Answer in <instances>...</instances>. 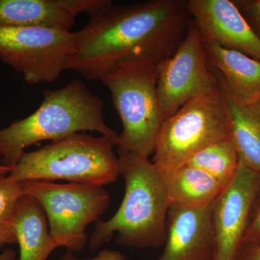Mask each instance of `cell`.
I'll use <instances>...</instances> for the list:
<instances>
[{
	"label": "cell",
	"mask_w": 260,
	"mask_h": 260,
	"mask_svg": "<svg viewBox=\"0 0 260 260\" xmlns=\"http://www.w3.org/2000/svg\"><path fill=\"white\" fill-rule=\"evenodd\" d=\"M164 246L156 260H213L211 206L191 209L171 205Z\"/></svg>",
	"instance_id": "4fadbf2b"
},
{
	"label": "cell",
	"mask_w": 260,
	"mask_h": 260,
	"mask_svg": "<svg viewBox=\"0 0 260 260\" xmlns=\"http://www.w3.org/2000/svg\"><path fill=\"white\" fill-rule=\"evenodd\" d=\"M119 175L124 180V195L116 213L108 220L95 223L89 239L93 250L116 235L119 245L136 249L164 246L171 203L160 171L139 154H119Z\"/></svg>",
	"instance_id": "7a4b0ae2"
},
{
	"label": "cell",
	"mask_w": 260,
	"mask_h": 260,
	"mask_svg": "<svg viewBox=\"0 0 260 260\" xmlns=\"http://www.w3.org/2000/svg\"><path fill=\"white\" fill-rule=\"evenodd\" d=\"M15 231L20 260H47L58 248L49 232L47 215L30 195L24 194L17 202Z\"/></svg>",
	"instance_id": "2e32d148"
},
{
	"label": "cell",
	"mask_w": 260,
	"mask_h": 260,
	"mask_svg": "<svg viewBox=\"0 0 260 260\" xmlns=\"http://www.w3.org/2000/svg\"><path fill=\"white\" fill-rule=\"evenodd\" d=\"M162 175L172 205L182 208L211 206L225 188L209 174L188 165Z\"/></svg>",
	"instance_id": "e0dca14e"
},
{
	"label": "cell",
	"mask_w": 260,
	"mask_h": 260,
	"mask_svg": "<svg viewBox=\"0 0 260 260\" xmlns=\"http://www.w3.org/2000/svg\"><path fill=\"white\" fill-rule=\"evenodd\" d=\"M191 23L186 0L113 3L75 32L68 70L100 80L134 54L166 59L177 50Z\"/></svg>",
	"instance_id": "6da1fadb"
},
{
	"label": "cell",
	"mask_w": 260,
	"mask_h": 260,
	"mask_svg": "<svg viewBox=\"0 0 260 260\" xmlns=\"http://www.w3.org/2000/svg\"><path fill=\"white\" fill-rule=\"evenodd\" d=\"M111 0H0V28H45L70 31L78 15L95 16Z\"/></svg>",
	"instance_id": "7c38bea8"
},
{
	"label": "cell",
	"mask_w": 260,
	"mask_h": 260,
	"mask_svg": "<svg viewBox=\"0 0 260 260\" xmlns=\"http://www.w3.org/2000/svg\"><path fill=\"white\" fill-rule=\"evenodd\" d=\"M13 168L5 167V166L0 164V179L3 178L8 177L10 173L12 172Z\"/></svg>",
	"instance_id": "d4e9b609"
},
{
	"label": "cell",
	"mask_w": 260,
	"mask_h": 260,
	"mask_svg": "<svg viewBox=\"0 0 260 260\" xmlns=\"http://www.w3.org/2000/svg\"><path fill=\"white\" fill-rule=\"evenodd\" d=\"M20 183L24 193L42 207L58 247L73 252L85 249L87 226L100 220L110 208L111 196L104 186L38 180Z\"/></svg>",
	"instance_id": "52a82bcc"
},
{
	"label": "cell",
	"mask_w": 260,
	"mask_h": 260,
	"mask_svg": "<svg viewBox=\"0 0 260 260\" xmlns=\"http://www.w3.org/2000/svg\"><path fill=\"white\" fill-rule=\"evenodd\" d=\"M59 260H85L84 259H80L75 255L74 252L70 251H67L66 253L61 256Z\"/></svg>",
	"instance_id": "484cf974"
},
{
	"label": "cell",
	"mask_w": 260,
	"mask_h": 260,
	"mask_svg": "<svg viewBox=\"0 0 260 260\" xmlns=\"http://www.w3.org/2000/svg\"><path fill=\"white\" fill-rule=\"evenodd\" d=\"M237 260H260V245L243 246Z\"/></svg>",
	"instance_id": "7402d4cb"
},
{
	"label": "cell",
	"mask_w": 260,
	"mask_h": 260,
	"mask_svg": "<svg viewBox=\"0 0 260 260\" xmlns=\"http://www.w3.org/2000/svg\"><path fill=\"white\" fill-rule=\"evenodd\" d=\"M89 260H129L120 251L103 249L96 256Z\"/></svg>",
	"instance_id": "603a6c76"
},
{
	"label": "cell",
	"mask_w": 260,
	"mask_h": 260,
	"mask_svg": "<svg viewBox=\"0 0 260 260\" xmlns=\"http://www.w3.org/2000/svg\"><path fill=\"white\" fill-rule=\"evenodd\" d=\"M16 252L11 248H7L0 254V260H15Z\"/></svg>",
	"instance_id": "cb8c5ba5"
},
{
	"label": "cell",
	"mask_w": 260,
	"mask_h": 260,
	"mask_svg": "<svg viewBox=\"0 0 260 260\" xmlns=\"http://www.w3.org/2000/svg\"><path fill=\"white\" fill-rule=\"evenodd\" d=\"M204 43L240 51L260 60V38L231 0H186Z\"/></svg>",
	"instance_id": "8fae6325"
},
{
	"label": "cell",
	"mask_w": 260,
	"mask_h": 260,
	"mask_svg": "<svg viewBox=\"0 0 260 260\" xmlns=\"http://www.w3.org/2000/svg\"><path fill=\"white\" fill-rule=\"evenodd\" d=\"M104 101L80 79L61 88L44 90L42 104L35 112L0 129V164L13 168L29 147L82 132L119 138L104 120Z\"/></svg>",
	"instance_id": "3957f363"
},
{
	"label": "cell",
	"mask_w": 260,
	"mask_h": 260,
	"mask_svg": "<svg viewBox=\"0 0 260 260\" xmlns=\"http://www.w3.org/2000/svg\"><path fill=\"white\" fill-rule=\"evenodd\" d=\"M231 129L226 104L218 88L189 101L164 121L152 162L162 174L177 170L202 149L231 137Z\"/></svg>",
	"instance_id": "8992f818"
},
{
	"label": "cell",
	"mask_w": 260,
	"mask_h": 260,
	"mask_svg": "<svg viewBox=\"0 0 260 260\" xmlns=\"http://www.w3.org/2000/svg\"><path fill=\"white\" fill-rule=\"evenodd\" d=\"M215 75L229 110L232 124L231 138L239 162L260 174V102L245 104L239 102L218 75L215 73Z\"/></svg>",
	"instance_id": "9a60e30c"
},
{
	"label": "cell",
	"mask_w": 260,
	"mask_h": 260,
	"mask_svg": "<svg viewBox=\"0 0 260 260\" xmlns=\"http://www.w3.org/2000/svg\"><path fill=\"white\" fill-rule=\"evenodd\" d=\"M186 165L203 171L225 187L237 172L239 155L232 138L229 137L202 149Z\"/></svg>",
	"instance_id": "ac0fdd59"
},
{
	"label": "cell",
	"mask_w": 260,
	"mask_h": 260,
	"mask_svg": "<svg viewBox=\"0 0 260 260\" xmlns=\"http://www.w3.org/2000/svg\"><path fill=\"white\" fill-rule=\"evenodd\" d=\"M218 88L205 43L192 22L177 50L158 64L157 93L162 119L194 98Z\"/></svg>",
	"instance_id": "9c48e42d"
},
{
	"label": "cell",
	"mask_w": 260,
	"mask_h": 260,
	"mask_svg": "<svg viewBox=\"0 0 260 260\" xmlns=\"http://www.w3.org/2000/svg\"><path fill=\"white\" fill-rule=\"evenodd\" d=\"M75 32L45 28H0V59L30 85L53 83L68 70Z\"/></svg>",
	"instance_id": "ba28073f"
},
{
	"label": "cell",
	"mask_w": 260,
	"mask_h": 260,
	"mask_svg": "<svg viewBox=\"0 0 260 260\" xmlns=\"http://www.w3.org/2000/svg\"><path fill=\"white\" fill-rule=\"evenodd\" d=\"M24 194L20 182L8 176L0 179V248L17 244L15 207Z\"/></svg>",
	"instance_id": "d6986e66"
},
{
	"label": "cell",
	"mask_w": 260,
	"mask_h": 260,
	"mask_svg": "<svg viewBox=\"0 0 260 260\" xmlns=\"http://www.w3.org/2000/svg\"><path fill=\"white\" fill-rule=\"evenodd\" d=\"M210 66L239 102H260V60L240 51L205 43Z\"/></svg>",
	"instance_id": "5bb4252c"
},
{
	"label": "cell",
	"mask_w": 260,
	"mask_h": 260,
	"mask_svg": "<svg viewBox=\"0 0 260 260\" xmlns=\"http://www.w3.org/2000/svg\"><path fill=\"white\" fill-rule=\"evenodd\" d=\"M119 140L75 133L38 150L25 152L8 177L16 182L66 180L107 185L119 176V158L114 152Z\"/></svg>",
	"instance_id": "5b68a950"
},
{
	"label": "cell",
	"mask_w": 260,
	"mask_h": 260,
	"mask_svg": "<svg viewBox=\"0 0 260 260\" xmlns=\"http://www.w3.org/2000/svg\"><path fill=\"white\" fill-rule=\"evenodd\" d=\"M162 60L148 54L130 56L100 80L109 89L123 126L119 154L153 155L162 119L157 93L158 64Z\"/></svg>",
	"instance_id": "277c9868"
},
{
	"label": "cell",
	"mask_w": 260,
	"mask_h": 260,
	"mask_svg": "<svg viewBox=\"0 0 260 260\" xmlns=\"http://www.w3.org/2000/svg\"><path fill=\"white\" fill-rule=\"evenodd\" d=\"M246 244L260 245V203L255 211L254 210L253 212L250 223L244 238V245Z\"/></svg>",
	"instance_id": "ffe728a7"
},
{
	"label": "cell",
	"mask_w": 260,
	"mask_h": 260,
	"mask_svg": "<svg viewBox=\"0 0 260 260\" xmlns=\"http://www.w3.org/2000/svg\"><path fill=\"white\" fill-rule=\"evenodd\" d=\"M259 193L260 174L239 162L234 179L211 205L213 260L237 259Z\"/></svg>",
	"instance_id": "30bf717a"
},
{
	"label": "cell",
	"mask_w": 260,
	"mask_h": 260,
	"mask_svg": "<svg viewBox=\"0 0 260 260\" xmlns=\"http://www.w3.org/2000/svg\"><path fill=\"white\" fill-rule=\"evenodd\" d=\"M233 2L242 13L245 12L252 19L253 22L260 30V0Z\"/></svg>",
	"instance_id": "44dd1931"
}]
</instances>
